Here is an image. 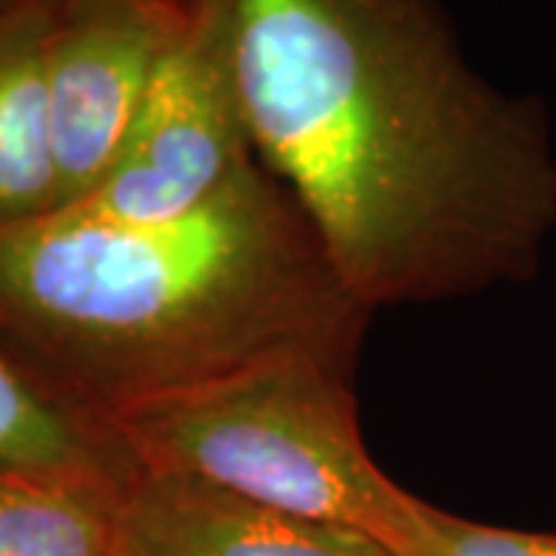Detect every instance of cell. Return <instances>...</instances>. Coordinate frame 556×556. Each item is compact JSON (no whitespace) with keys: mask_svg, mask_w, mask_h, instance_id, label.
Instances as JSON below:
<instances>
[{"mask_svg":"<svg viewBox=\"0 0 556 556\" xmlns=\"http://www.w3.org/2000/svg\"><path fill=\"white\" fill-rule=\"evenodd\" d=\"M219 3L257 161L371 313L535 273L547 112L479 75L439 0Z\"/></svg>","mask_w":556,"mask_h":556,"instance_id":"cell-1","label":"cell"},{"mask_svg":"<svg viewBox=\"0 0 556 556\" xmlns=\"http://www.w3.org/2000/svg\"><path fill=\"white\" fill-rule=\"evenodd\" d=\"M368 316L260 161L182 217L0 226V343L102 430L266 358L353 371Z\"/></svg>","mask_w":556,"mask_h":556,"instance_id":"cell-2","label":"cell"},{"mask_svg":"<svg viewBox=\"0 0 556 556\" xmlns=\"http://www.w3.org/2000/svg\"><path fill=\"white\" fill-rule=\"evenodd\" d=\"M121 455L294 517L412 544L424 497L405 492L371 457L358 430L350 368L318 356H278L105 424Z\"/></svg>","mask_w":556,"mask_h":556,"instance_id":"cell-3","label":"cell"},{"mask_svg":"<svg viewBox=\"0 0 556 556\" xmlns=\"http://www.w3.org/2000/svg\"><path fill=\"white\" fill-rule=\"evenodd\" d=\"M257 161L219 0L192 16L155 75L105 177L56 214L100 223H161L219 195Z\"/></svg>","mask_w":556,"mask_h":556,"instance_id":"cell-4","label":"cell"},{"mask_svg":"<svg viewBox=\"0 0 556 556\" xmlns=\"http://www.w3.org/2000/svg\"><path fill=\"white\" fill-rule=\"evenodd\" d=\"M192 0H56L47 43L60 211L112 167Z\"/></svg>","mask_w":556,"mask_h":556,"instance_id":"cell-5","label":"cell"},{"mask_svg":"<svg viewBox=\"0 0 556 556\" xmlns=\"http://www.w3.org/2000/svg\"><path fill=\"white\" fill-rule=\"evenodd\" d=\"M121 519L130 556H393L375 538L334 522L137 467L121 485Z\"/></svg>","mask_w":556,"mask_h":556,"instance_id":"cell-6","label":"cell"},{"mask_svg":"<svg viewBox=\"0 0 556 556\" xmlns=\"http://www.w3.org/2000/svg\"><path fill=\"white\" fill-rule=\"evenodd\" d=\"M53 7L50 0L0 7V226L60 211L47 84Z\"/></svg>","mask_w":556,"mask_h":556,"instance_id":"cell-7","label":"cell"},{"mask_svg":"<svg viewBox=\"0 0 556 556\" xmlns=\"http://www.w3.org/2000/svg\"><path fill=\"white\" fill-rule=\"evenodd\" d=\"M0 473L121 485L130 464L109 430L0 343Z\"/></svg>","mask_w":556,"mask_h":556,"instance_id":"cell-8","label":"cell"},{"mask_svg":"<svg viewBox=\"0 0 556 556\" xmlns=\"http://www.w3.org/2000/svg\"><path fill=\"white\" fill-rule=\"evenodd\" d=\"M121 485L0 473V556H130Z\"/></svg>","mask_w":556,"mask_h":556,"instance_id":"cell-9","label":"cell"},{"mask_svg":"<svg viewBox=\"0 0 556 556\" xmlns=\"http://www.w3.org/2000/svg\"><path fill=\"white\" fill-rule=\"evenodd\" d=\"M393 556H556V535L485 526L424 504L417 535Z\"/></svg>","mask_w":556,"mask_h":556,"instance_id":"cell-10","label":"cell"},{"mask_svg":"<svg viewBox=\"0 0 556 556\" xmlns=\"http://www.w3.org/2000/svg\"><path fill=\"white\" fill-rule=\"evenodd\" d=\"M3 3H22V0H0V7H3ZM50 3H56V0H50Z\"/></svg>","mask_w":556,"mask_h":556,"instance_id":"cell-11","label":"cell"}]
</instances>
